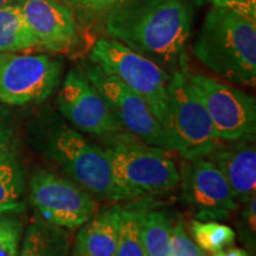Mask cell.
<instances>
[{"mask_svg":"<svg viewBox=\"0 0 256 256\" xmlns=\"http://www.w3.org/2000/svg\"><path fill=\"white\" fill-rule=\"evenodd\" d=\"M192 0H127L108 11L106 34L170 72L185 69Z\"/></svg>","mask_w":256,"mask_h":256,"instance_id":"1","label":"cell"},{"mask_svg":"<svg viewBox=\"0 0 256 256\" xmlns=\"http://www.w3.org/2000/svg\"><path fill=\"white\" fill-rule=\"evenodd\" d=\"M34 138L40 151L98 200H138L118 183L101 146L68 124L51 120L38 124Z\"/></svg>","mask_w":256,"mask_h":256,"instance_id":"2","label":"cell"},{"mask_svg":"<svg viewBox=\"0 0 256 256\" xmlns=\"http://www.w3.org/2000/svg\"><path fill=\"white\" fill-rule=\"evenodd\" d=\"M208 69L240 86L256 84V19L232 10L214 8L192 46Z\"/></svg>","mask_w":256,"mask_h":256,"instance_id":"3","label":"cell"},{"mask_svg":"<svg viewBox=\"0 0 256 256\" xmlns=\"http://www.w3.org/2000/svg\"><path fill=\"white\" fill-rule=\"evenodd\" d=\"M101 142L116 182L136 198L165 194L179 185L180 174L170 151L147 145L124 130L101 136Z\"/></svg>","mask_w":256,"mask_h":256,"instance_id":"4","label":"cell"},{"mask_svg":"<svg viewBox=\"0 0 256 256\" xmlns=\"http://www.w3.org/2000/svg\"><path fill=\"white\" fill-rule=\"evenodd\" d=\"M89 60L142 98L164 127L171 72L112 38H100L96 42L89 54Z\"/></svg>","mask_w":256,"mask_h":256,"instance_id":"5","label":"cell"},{"mask_svg":"<svg viewBox=\"0 0 256 256\" xmlns=\"http://www.w3.org/2000/svg\"><path fill=\"white\" fill-rule=\"evenodd\" d=\"M164 128L171 151L180 153L184 158L206 156L222 142L209 114L180 70L171 72Z\"/></svg>","mask_w":256,"mask_h":256,"instance_id":"6","label":"cell"},{"mask_svg":"<svg viewBox=\"0 0 256 256\" xmlns=\"http://www.w3.org/2000/svg\"><path fill=\"white\" fill-rule=\"evenodd\" d=\"M224 142L255 138L256 101L247 92L203 74L182 70Z\"/></svg>","mask_w":256,"mask_h":256,"instance_id":"7","label":"cell"},{"mask_svg":"<svg viewBox=\"0 0 256 256\" xmlns=\"http://www.w3.org/2000/svg\"><path fill=\"white\" fill-rule=\"evenodd\" d=\"M28 188V198L40 220L60 228H80L98 209V200L88 191L48 170L34 172Z\"/></svg>","mask_w":256,"mask_h":256,"instance_id":"8","label":"cell"},{"mask_svg":"<svg viewBox=\"0 0 256 256\" xmlns=\"http://www.w3.org/2000/svg\"><path fill=\"white\" fill-rule=\"evenodd\" d=\"M63 63L48 55L0 54V104L25 106L46 101L58 88Z\"/></svg>","mask_w":256,"mask_h":256,"instance_id":"9","label":"cell"},{"mask_svg":"<svg viewBox=\"0 0 256 256\" xmlns=\"http://www.w3.org/2000/svg\"><path fill=\"white\" fill-rule=\"evenodd\" d=\"M81 69L104 96L124 130L147 145L172 152L164 127L142 98L92 62L83 63Z\"/></svg>","mask_w":256,"mask_h":256,"instance_id":"10","label":"cell"},{"mask_svg":"<svg viewBox=\"0 0 256 256\" xmlns=\"http://www.w3.org/2000/svg\"><path fill=\"white\" fill-rule=\"evenodd\" d=\"M179 174L183 200L194 220H226L238 210V200L232 188L209 159L184 158Z\"/></svg>","mask_w":256,"mask_h":256,"instance_id":"11","label":"cell"},{"mask_svg":"<svg viewBox=\"0 0 256 256\" xmlns=\"http://www.w3.org/2000/svg\"><path fill=\"white\" fill-rule=\"evenodd\" d=\"M60 113L75 130L104 136L122 130L110 106L82 69L69 70L56 98Z\"/></svg>","mask_w":256,"mask_h":256,"instance_id":"12","label":"cell"},{"mask_svg":"<svg viewBox=\"0 0 256 256\" xmlns=\"http://www.w3.org/2000/svg\"><path fill=\"white\" fill-rule=\"evenodd\" d=\"M38 46L63 51L78 42V28L70 8L57 0H18Z\"/></svg>","mask_w":256,"mask_h":256,"instance_id":"13","label":"cell"},{"mask_svg":"<svg viewBox=\"0 0 256 256\" xmlns=\"http://www.w3.org/2000/svg\"><path fill=\"white\" fill-rule=\"evenodd\" d=\"M216 165L238 198L246 203L256 196V147L254 138L224 142L222 140L204 156Z\"/></svg>","mask_w":256,"mask_h":256,"instance_id":"14","label":"cell"},{"mask_svg":"<svg viewBox=\"0 0 256 256\" xmlns=\"http://www.w3.org/2000/svg\"><path fill=\"white\" fill-rule=\"evenodd\" d=\"M120 204H110L80 226L72 254L76 256H115L120 229Z\"/></svg>","mask_w":256,"mask_h":256,"instance_id":"15","label":"cell"},{"mask_svg":"<svg viewBox=\"0 0 256 256\" xmlns=\"http://www.w3.org/2000/svg\"><path fill=\"white\" fill-rule=\"evenodd\" d=\"M70 250L69 232L40 220L24 232L18 256H69Z\"/></svg>","mask_w":256,"mask_h":256,"instance_id":"16","label":"cell"},{"mask_svg":"<svg viewBox=\"0 0 256 256\" xmlns=\"http://www.w3.org/2000/svg\"><path fill=\"white\" fill-rule=\"evenodd\" d=\"M26 209L25 177L12 151L0 154V214L19 215Z\"/></svg>","mask_w":256,"mask_h":256,"instance_id":"17","label":"cell"},{"mask_svg":"<svg viewBox=\"0 0 256 256\" xmlns=\"http://www.w3.org/2000/svg\"><path fill=\"white\" fill-rule=\"evenodd\" d=\"M151 197L128 200L121 206L120 229L115 256H147L142 243V223L144 210Z\"/></svg>","mask_w":256,"mask_h":256,"instance_id":"18","label":"cell"},{"mask_svg":"<svg viewBox=\"0 0 256 256\" xmlns=\"http://www.w3.org/2000/svg\"><path fill=\"white\" fill-rule=\"evenodd\" d=\"M38 46L19 5L0 8V54L28 50Z\"/></svg>","mask_w":256,"mask_h":256,"instance_id":"19","label":"cell"},{"mask_svg":"<svg viewBox=\"0 0 256 256\" xmlns=\"http://www.w3.org/2000/svg\"><path fill=\"white\" fill-rule=\"evenodd\" d=\"M150 200L144 210L142 223V243L146 254L147 256H170L168 243L172 220L166 211L153 208Z\"/></svg>","mask_w":256,"mask_h":256,"instance_id":"20","label":"cell"},{"mask_svg":"<svg viewBox=\"0 0 256 256\" xmlns=\"http://www.w3.org/2000/svg\"><path fill=\"white\" fill-rule=\"evenodd\" d=\"M190 229L194 242L202 250L210 254L222 250L235 242L236 234L232 226L217 220H191Z\"/></svg>","mask_w":256,"mask_h":256,"instance_id":"21","label":"cell"},{"mask_svg":"<svg viewBox=\"0 0 256 256\" xmlns=\"http://www.w3.org/2000/svg\"><path fill=\"white\" fill-rule=\"evenodd\" d=\"M23 234V222L17 215L0 214V256H18Z\"/></svg>","mask_w":256,"mask_h":256,"instance_id":"22","label":"cell"},{"mask_svg":"<svg viewBox=\"0 0 256 256\" xmlns=\"http://www.w3.org/2000/svg\"><path fill=\"white\" fill-rule=\"evenodd\" d=\"M168 254L170 256H208L188 236L182 220H178L177 223L172 226Z\"/></svg>","mask_w":256,"mask_h":256,"instance_id":"23","label":"cell"},{"mask_svg":"<svg viewBox=\"0 0 256 256\" xmlns=\"http://www.w3.org/2000/svg\"><path fill=\"white\" fill-rule=\"evenodd\" d=\"M241 217L238 220V229L241 236L249 244L254 246L256 234V196L246 202Z\"/></svg>","mask_w":256,"mask_h":256,"instance_id":"24","label":"cell"},{"mask_svg":"<svg viewBox=\"0 0 256 256\" xmlns=\"http://www.w3.org/2000/svg\"><path fill=\"white\" fill-rule=\"evenodd\" d=\"M66 8L84 10L89 12L110 11L115 6L122 4L121 0H57Z\"/></svg>","mask_w":256,"mask_h":256,"instance_id":"25","label":"cell"},{"mask_svg":"<svg viewBox=\"0 0 256 256\" xmlns=\"http://www.w3.org/2000/svg\"><path fill=\"white\" fill-rule=\"evenodd\" d=\"M216 8L232 10L252 19H256V0H211Z\"/></svg>","mask_w":256,"mask_h":256,"instance_id":"26","label":"cell"},{"mask_svg":"<svg viewBox=\"0 0 256 256\" xmlns=\"http://www.w3.org/2000/svg\"><path fill=\"white\" fill-rule=\"evenodd\" d=\"M14 139V124L4 112H0V154L12 151L11 146Z\"/></svg>","mask_w":256,"mask_h":256,"instance_id":"27","label":"cell"},{"mask_svg":"<svg viewBox=\"0 0 256 256\" xmlns=\"http://www.w3.org/2000/svg\"><path fill=\"white\" fill-rule=\"evenodd\" d=\"M212 256H250L247 252L241 248H224L222 250L215 252Z\"/></svg>","mask_w":256,"mask_h":256,"instance_id":"28","label":"cell"},{"mask_svg":"<svg viewBox=\"0 0 256 256\" xmlns=\"http://www.w3.org/2000/svg\"><path fill=\"white\" fill-rule=\"evenodd\" d=\"M18 0H0V8H6V6H8V5L16 4Z\"/></svg>","mask_w":256,"mask_h":256,"instance_id":"29","label":"cell"},{"mask_svg":"<svg viewBox=\"0 0 256 256\" xmlns=\"http://www.w3.org/2000/svg\"><path fill=\"white\" fill-rule=\"evenodd\" d=\"M121 2H127V0H121Z\"/></svg>","mask_w":256,"mask_h":256,"instance_id":"30","label":"cell"},{"mask_svg":"<svg viewBox=\"0 0 256 256\" xmlns=\"http://www.w3.org/2000/svg\"><path fill=\"white\" fill-rule=\"evenodd\" d=\"M72 256H76V255H74V254H72Z\"/></svg>","mask_w":256,"mask_h":256,"instance_id":"31","label":"cell"}]
</instances>
